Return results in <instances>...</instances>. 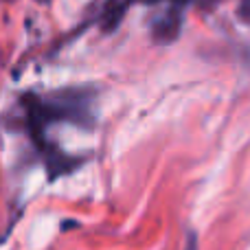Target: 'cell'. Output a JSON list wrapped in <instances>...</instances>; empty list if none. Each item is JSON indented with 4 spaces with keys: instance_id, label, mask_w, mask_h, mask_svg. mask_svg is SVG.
I'll list each match as a JSON object with an SVG mask.
<instances>
[{
    "instance_id": "obj_3",
    "label": "cell",
    "mask_w": 250,
    "mask_h": 250,
    "mask_svg": "<svg viewBox=\"0 0 250 250\" xmlns=\"http://www.w3.org/2000/svg\"><path fill=\"white\" fill-rule=\"evenodd\" d=\"M136 0H110L105 4L104 13H101V29L104 31H114L123 20V13L127 11L129 4H134Z\"/></svg>"
},
{
    "instance_id": "obj_1",
    "label": "cell",
    "mask_w": 250,
    "mask_h": 250,
    "mask_svg": "<svg viewBox=\"0 0 250 250\" xmlns=\"http://www.w3.org/2000/svg\"><path fill=\"white\" fill-rule=\"evenodd\" d=\"M90 99L86 90H64L51 97H40L26 92L20 97V119H16L13 127L29 136L31 145L35 147V158H42L48 169V178L55 180L66 176L77 167L79 160L62 154L55 145L46 141V127L57 121H68L77 125H92Z\"/></svg>"
},
{
    "instance_id": "obj_2",
    "label": "cell",
    "mask_w": 250,
    "mask_h": 250,
    "mask_svg": "<svg viewBox=\"0 0 250 250\" xmlns=\"http://www.w3.org/2000/svg\"><path fill=\"white\" fill-rule=\"evenodd\" d=\"M187 4L178 2V0H171L169 9L158 18V20L151 24V35H154L156 42L160 44H169L180 35V29H182V9Z\"/></svg>"
}]
</instances>
